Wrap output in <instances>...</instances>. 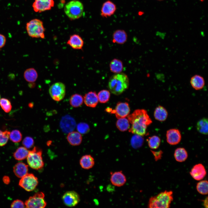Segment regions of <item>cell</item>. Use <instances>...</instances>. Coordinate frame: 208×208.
I'll list each match as a JSON object with an SVG mask.
<instances>
[{
  "label": "cell",
  "mask_w": 208,
  "mask_h": 208,
  "mask_svg": "<svg viewBox=\"0 0 208 208\" xmlns=\"http://www.w3.org/2000/svg\"><path fill=\"white\" fill-rule=\"evenodd\" d=\"M127 117L131 125L129 132L142 136L147 134V128L152 122L146 110L137 109Z\"/></svg>",
  "instance_id": "6da1fadb"
},
{
  "label": "cell",
  "mask_w": 208,
  "mask_h": 208,
  "mask_svg": "<svg viewBox=\"0 0 208 208\" xmlns=\"http://www.w3.org/2000/svg\"><path fill=\"white\" fill-rule=\"evenodd\" d=\"M129 86V80L125 73H120L115 74L109 78L108 87L110 92L117 95L121 94L126 90Z\"/></svg>",
  "instance_id": "7a4b0ae2"
},
{
  "label": "cell",
  "mask_w": 208,
  "mask_h": 208,
  "mask_svg": "<svg viewBox=\"0 0 208 208\" xmlns=\"http://www.w3.org/2000/svg\"><path fill=\"white\" fill-rule=\"evenodd\" d=\"M172 191L165 190L151 197L148 202L149 208H168L173 200Z\"/></svg>",
  "instance_id": "3957f363"
},
{
  "label": "cell",
  "mask_w": 208,
  "mask_h": 208,
  "mask_svg": "<svg viewBox=\"0 0 208 208\" xmlns=\"http://www.w3.org/2000/svg\"><path fill=\"white\" fill-rule=\"evenodd\" d=\"M26 28L28 35L32 38H45V28L43 23L40 20L35 18L27 23Z\"/></svg>",
  "instance_id": "277c9868"
},
{
  "label": "cell",
  "mask_w": 208,
  "mask_h": 208,
  "mask_svg": "<svg viewBox=\"0 0 208 208\" xmlns=\"http://www.w3.org/2000/svg\"><path fill=\"white\" fill-rule=\"evenodd\" d=\"M84 7L83 4L77 0H72L65 5L64 12L71 20H75L80 18L82 15Z\"/></svg>",
  "instance_id": "5b68a950"
},
{
  "label": "cell",
  "mask_w": 208,
  "mask_h": 208,
  "mask_svg": "<svg viewBox=\"0 0 208 208\" xmlns=\"http://www.w3.org/2000/svg\"><path fill=\"white\" fill-rule=\"evenodd\" d=\"M41 149L34 147L32 150L29 151L27 157V163L32 168L38 170L44 166V163L42 157Z\"/></svg>",
  "instance_id": "8992f818"
},
{
  "label": "cell",
  "mask_w": 208,
  "mask_h": 208,
  "mask_svg": "<svg viewBox=\"0 0 208 208\" xmlns=\"http://www.w3.org/2000/svg\"><path fill=\"white\" fill-rule=\"evenodd\" d=\"M44 194L42 192H38L30 196L25 203V207L28 208H43L47 205Z\"/></svg>",
  "instance_id": "52a82bcc"
},
{
  "label": "cell",
  "mask_w": 208,
  "mask_h": 208,
  "mask_svg": "<svg viewBox=\"0 0 208 208\" xmlns=\"http://www.w3.org/2000/svg\"><path fill=\"white\" fill-rule=\"evenodd\" d=\"M49 93L54 100L59 101L64 98L66 94V87L64 83L57 82L52 84L49 89Z\"/></svg>",
  "instance_id": "ba28073f"
},
{
  "label": "cell",
  "mask_w": 208,
  "mask_h": 208,
  "mask_svg": "<svg viewBox=\"0 0 208 208\" xmlns=\"http://www.w3.org/2000/svg\"><path fill=\"white\" fill-rule=\"evenodd\" d=\"M21 178L19 185L27 191H33L38 184L37 178L33 174L28 173Z\"/></svg>",
  "instance_id": "9c48e42d"
},
{
  "label": "cell",
  "mask_w": 208,
  "mask_h": 208,
  "mask_svg": "<svg viewBox=\"0 0 208 208\" xmlns=\"http://www.w3.org/2000/svg\"><path fill=\"white\" fill-rule=\"evenodd\" d=\"M54 5V0H35L32 8L35 12L40 13L51 10Z\"/></svg>",
  "instance_id": "30bf717a"
},
{
  "label": "cell",
  "mask_w": 208,
  "mask_h": 208,
  "mask_svg": "<svg viewBox=\"0 0 208 208\" xmlns=\"http://www.w3.org/2000/svg\"><path fill=\"white\" fill-rule=\"evenodd\" d=\"M62 199L66 205L73 207L78 204L80 198L79 195L77 192L70 191L65 192L62 196Z\"/></svg>",
  "instance_id": "8fae6325"
},
{
  "label": "cell",
  "mask_w": 208,
  "mask_h": 208,
  "mask_svg": "<svg viewBox=\"0 0 208 208\" xmlns=\"http://www.w3.org/2000/svg\"><path fill=\"white\" fill-rule=\"evenodd\" d=\"M130 108L128 103L119 102L116 106L115 109L111 111V113L115 114L118 119L126 118L129 114Z\"/></svg>",
  "instance_id": "7c38bea8"
},
{
  "label": "cell",
  "mask_w": 208,
  "mask_h": 208,
  "mask_svg": "<svg viewBox=\"0 0 208 208\" xmlns=\"http://www.w3.org/2000/svg\"><path fill=\"white\" fill-rule=\"evenodd\" d=\"M110 181L114 185L120 187L124 185L127 181V178L122 171L110 173Z\"/></svg>",
  "instance_id": "4fadbf2b"
},
{
  "label": "cell",
  "mask_w": 208,
  "mask_h": 208,
  "mask_svg": "<svg viewBox=\"0 0 208 208\" xmlns=\"http://www.w3.org/2000/svg\"><path fill=\"white\" fill-rule=\"evenodd\" d=\"M166 137L167 142L171 145H175L179 144L181 138L180 131L176 129L168 130L166 132Z\"/></svg>",
  "instance_id": "5bb4252c"
},
{
  "label": "cell",
  "mask_w": 208,
  "mask_h": 208,
  "mask_svg": "<svg viewBox=\"0 0 208 208\" xmlns=\"http://www.w3.org/2000/svg\"><path fill=\"white\" fill-rule=\"evenodd\" d=\"M190 174L192 177L197 181L203 179L206 174V171L204 166L201 164L195 165L192 168Z\"/></svg>",
  "instance_id": "9a60e30c"
},
{
  "label": "cell",
  "mask_w": 208,
  "mask_h": 208,
  "mask_svg": "<svg viewBox=\"0 0 208 208\" xmlns=\"http://www.w3.org/2000/svg\"><path fill=\"white\" fill-rule=\"evenodd\" d=\"M60 126L62 131L65 133H70L75 129L76 123L74 119L68 116L63 117L61 120Z\"/></svg>",
  "instance_id": "2e32d148"
},
{
  "label": "cell",
  "mask_w": 208,
  "mask_h": 208,
  "mask_svg": "<svg viewBox=\"0 0 208 208\" xmlns=\"http://www.w3.org/2000/svg\"><path fill=\"white\" fill-rule=\"evenodd\" d=\"M116 9L115 4L112 1L108 0L103 4L101 10V15L104 17H107L113 15Z\"/></svg>",
  "instance_id": "e0dca14e"
},
{
  "label": "cell",
  "mask_w": 208,
  "mask_h": 208,
  "mask_svg": "<svg viewBox=\"0 0 208 208\" xmlns=\"http://www.w3.org/2000/svg\"><path fill=\"white\" fill-rule=\"evenodd\" d=\"M67 44L73 49H82L83 46L84 42L79 35L74 34L70 36Z\"/></svg>",
  "instance_id": "ac0fdd59"
},
{
  "label": "cell",
  "mask_w": 208,
  "mask_h": 208,
  "mask_svg": "<svg viewBox=\"0 0 208 208\" xmlns=\"http://www.w3.org/2000/svg\"><path fill=\"white\" fill-rule=\"evenodd\" d=\"M83 101L87 106L92 108L96 106L99 101L97 95L94 91L86 93L84 96Z\"/></svg>",
  "instance_id": "d6986e66"
},
{
  "label": "cell",
  "mask_w": 208,
  "mask_h": 208,
  "mask_svg": "<svg viewBox=\"0 0 208 208\" xmlns=\"http://www.w3.org/2000/svg\"><path fill=\"white\" fill-rule=\"evenodd\" d=\"M190 82L192 87L196 90L202 89L205 84L204 78L201 76L197 74L191 77Z\"/></svg>",
  "instance_id": "ffe728a7"
},
{
  "label": "cell",
  "mask_w": 208,
  "mask_h": 208,
  "mask_svg": "<svg viewBox=\"0 0 208 208\" xmlns=\"http://www.w3.org/2000/svg\"><path fill=\"white\" fill-rule=\"evenodd\" d=\"M112 42L119 44H123L126 42L127 36L126 32L123 30H117L114 33Z\"/></svg>",
  "instance_id": "44dd1931"
},
{
  "label": "cell",
  "mask_w": 208,
  "mask_h": 208,
  "mask_svg": "<svg viewBox=\"0 0 208 208\" xmlns=\"http://www.w3.org/2000/svg\"><path fill=\"white\" fill-rule=\"evenodd\" d=\"M28 166L25 164L20 162L16 164L13 167V172L17 177L21 178L28 173Z\"/></svg>",
  "instance_id": "7402d4cb"
},
{
  "label": "cell",
  "mask_w": 208,
  "mask_h": 208,
  "mask_svg": "<svg viewBox=\"0 0 208 208\" xmlns=\"http://www.w3.org/2000/svg\"><path fill=\"white\" fill-rule=\"evenodd\" d=\"M79 163L83 168L88 170L94 166V159L91 155H86L81 157Z\"/></svg>",
  "instance_id": "603a6c76"
},
{
  "label": "cell",
  "mask_w": 208,
  "mask_h": 208,
  "mask_svg": "<svg viewBox=\"0 0 208 208\" xmlns=\"http://www.w3.org/2000/svg\"><path fill=\"white\" fill-rule=\"evenodd\" d=\"M68 141L71 145L76 146L79 145L82 141V137L79 132L72 131L69 133L67 136Z\"/></svg>",
  "instance_id": "cb8c5ba5"
},
{
  "label": "cell",
  "mask_w": 208,
  "mask_h": 208,
  "mask_svg": "<svg viewBox=\"0 0 208 208\" xmlns=\"http://www.w3.org/2000/svg\"><path fill=\"white\" fill-rule=\"evenodd\" d=\"M154 116L156 120L160 121H164L166 120L168 116V113L164 107L159 105L155 108Z\"/></svg>",
  "instance_id": "d4e9b609"
},
{
  "label": "cell",
  "mask_w": 208,
  "mask_h": 208,
  "mask_svg": "<svg viewBox=\"0 0 208 208\" xmlns=\"http://www.w3.org/2000/svg\"><path fill=\"white\" fill-rule=\"evenodd\" d=\"M23 77L27 81L33 83L37 79L38 74L34 68H31L27 69L25 70L23 74Z\"/></svg>",
  "instance_id": "484cf974"
},
{
  "label": "cell",
  "mask_w": 208,
  "mask_h": 208,
  "mask_svg": "<svg viewBox=\"0 0 208 208\" xmlns=\"http://www.w3.org/2000/svg\"><path fill=\"white\" fill-rule=\"evenodd\" d=\"M109 66L111 71L114 74L121 73L123 68L122 61L116 58L113 59L111 61Z\"/></svg>",
  "instance_id": "4316f807"
},
{
  "label": "cell",
  "mask_w": 208,
  "mask_h": 208,
  "mask_svg": "<svg viewBox=\"0 0 208 208\" xmlns=\"http://www.w3.org/2000/svg\"><path fill=\"white\" fill-rule=\"evenodd\" d=\"M174 156L175 160L179 162L185 161L188 157V154L186 150L183 148H177L175 151Z\"/></svg>",
  "instance_id": "83f0119b"
},
{
  "label": "cell",
  "mask_w": 208,
  "mask_h": 208,
  "mask_svg": "<svg viewBox=\"0 0 208 208\" xmlns=\"http://www.w3.org/2000/svg\"><path fill=\"white\" fill-rule=\"evenodd\" d=\"M29 151L25 147L21 146L18 148L14 153V158L18 161L22 160L27 158Z\"/></svg>",
  "instance_id": "f1b7e54d"
},
{
  "label": "cell",
  "mask_w": 208,
  "mask_h": 208,
  "mask_svg": "<svg viewBox=\"0 0 208 208\" xmlns=\"http://www.w3.org/2000/svg\"><path fill=\"white\" fill-rule=\"evenodd\" d=\"M208 119L204 118L199 120L196 124V128L198 131L200 133L207 135L208 130Z\"/></svg>",
  "instance_id": "f546056e"
},
{
  "label": "cell",
  "mask_w": 208,
  "mask_h": 208,
  "mask_svg": "<svg viewBox=\"0 0 208 208\" xmlns=\"http://www.w3.org/2000/svg\"><path fill=\"white\" fill-rule=\"evenodd\" d=\"M83 98L80 94H75L72 95L70 99V103L73 107H77L80 106L83 104Z\"/></svg>",
  "instance_id": "4dcf8cb0"
},
{
  "label": "cell",
  "mask_w": 208,
  "mask_h": 208,
  "mask_svg": "<svg viewBox=\"0 0 208 208\" xmlns=\"http://www.w3.org/2000/svg\"><path fill=\"white\" fill-rule=\"evenodd\" d=\"M116 125L117 128L121 131H125L130 128V122L128 119L125 118L118 119Z\"/></svg>",
  "instance_id": "1f68e13d"
},
{
  "label": "cell",
  "mask_w": 208,
  "mask_h": 208,
  "mask_svg": "<svg viewBox=\"0 0 208 208\" xmlns=\"http://www.w3.org/2000/svg\"><path fill=\"white\" fill-rule=\"evenodd\" d=\"M149 147L152 149L157 148L159 146L161 140L159 137L156 135H153L149 137L147 140Z\"/></svg>",
  "instance_id": "d6a6232c"
},
{
  "label": "cell",
  "mask_w": 208,
  "mask_h": 208,
  "mask_svg": "<svg viewBox=\"0 0 208 208\" xmlns=\"http://www.w3.org/2000/svg\"><path fill=\"white\" fill-rule=\"evenodd\" d=\"M208 183L206 180H203L198 182L196 185V189L200 194L205 195L208 194Z\"/></svg>",
  "instance_id": "836d02e7"
},
{
  "label": "cell",
  "mask_w": 208,
  "mask_h": 208,
  "mask_svg": "<svg viewBox=\"0 0 208 208\" xmlns=\"http://www.w3.org/2000/svg\"><path fill=\"white\" fill-rule=\"evenodd\" d=\"M144 142V138L142 136L135 134L133 136L131 140V144L134 148H137L142 146Z\"/></svg>",
  "instance_id": "e575fe53"
},
{
  "label": "cell",
  "mask_w": 208,
  "mask_h": 208,
  "mask_svg": "<svg viewBox=\"0 0 208 208\" xmlns=\"http://www.w3.org/2000/svg\"><path fill=\"white\" fill-rule=\"evenodd\" d=\"M99 101L101 103H105L109 100L110 94L109 91L103 90L99 91L97 94Z\"/></svg>",
  "instance_id": "d590c367"
},
{
  "label": "cell",
  "mask_w": 208,
  "mask_h": 208,
  "mask_svg": "<svg viewBox=\"0 0 208 208\" xmlns=\"http://www.w3.org/2000/svg\"><path fill=\"white\" fill-rule=\"evenodd\" d=\"M22 135L20 131L18 130H14L10 132L9 138L10 140L14 143L20 142L22 139Z\"/></svg>",
  "instance_id": "8d00e7d4"
},
{
  "label": "cell",
  "mask_w": 208,
  "mask_h": 208,
  "mask_svg": "<svg viewBox=\"0 0 208 208\" xmlns=\"http://www.w3.org/2000/svg\"><path fill=\"white\" fill-rule=\"evenodd\" d=\"M0 105L3 110L6 113H8L11 110L12 106L10 101L7 99H1Z\"/></svg>",
  "instance_id": "74e56055"
},
{
  "label": "cell",
  "mask_w": 208,
  "mask_h": 208,
  "mask_svg": "<svg viewBox=\"0 0 208 208\" xmlns=\"http://www.w3.org/2000/svg\"><path fill=\"white\" fill-rule=\"evenodd\" d=\"M10 132L8 130L2 131L0 130V146L5 145L7 143Z\"/></svg>",
  "instance_id": "f35d334b"
},
{
  "label": "cell",
  "mask_w": 208,
  "mask_h": 208,
  "mask_svg": "<svg viewBox=\"0 0 208 208\" xmlns=\"http://www.w3.org/2000/svg\"><path fill=\"white\" fill-rule=\"evenodd\" d=\"M78 132L80 133L85 134L88 133L90 130L89 125L84 122H81L79 123L77 127Z\"/></svg>",
  "instance_id": "ab89813d"
},
{
  "label": "cell",
  "mask_w": 208,
  "mask_h": 208,
  "mask_svg": "<svg viewBox=\"0 0 208 208\" xmlns=\"http://www.w3.org/2000/svg\"><path fill=\"white\" fill-rule=\"evenodd\" d=\"M34 144V141L33 139L31 137L29 136L25 137L22 142L23 145L27 149L32 148Z\"/></svg>",
  "instance_id": "60d3db41"
},
{
  "label": "cell",
  "mask_w": 208,
  "mask_h": 208,
  "mask_svg": "<svg viewBox=\"0 0 208 208\" xmlns=\"http://www.w3.org/2000/svg\"><path fill=\"white\" fill-rule=\"evenodd\" d=\"M25 204L21 200H16L14 201L11 205V208H24L25 207Z\"/></svg>",
  "instance_id": "b9f144b4"
},
{
  "label": "cell",
  "mask_w": 208,
  "mask_h": 208,
  "mask_svg": "<svg viewBox=\"0 0 208 208\" xmlns=\"http://www.w3.org/2000/svg\"><path fill=\"white\" fill-rule=\"evenodd\" d=\"M151 151L154 156L155 160L156 161L161 159L163 153L161 150H160L158 151H155L151 150Z\"/></svg>",
  "instance_id": "7bdbcfd3"
},
{
  "label": "cell",
  "mask_w": 208,
  "mask_h": 208,
  "mask_svg": "<svg viewBox=\"0 0 208 208\" xmlns=\"http://www.w3.org/2000/svg\"><path fill=\"white\" fill-rule=\"evenodd\" d=\"M6 41V38L3 35L0 34V49L3 47L5 45Z\"/></svg>",
  "instance_id": "ee69618b"
},
{
  "label": "cell",
  "mask_w": 208,
  "mask_h": 208,
  "mask_svg": "<svg viewBox=\"0 0 208 208\" xmlns=\"http://www.w3.org/2000/svg\"><path fill=\"white\" fill-rule=\"evenodd\" d=\"M3 181L5 184H8L10 182V180L8 176H5L3 178Z\"/></svg>",
  "instance_id": "f6af8a7d"
},
{
  "label": "cell",
  "mask_w": 208,
  "mask_h": 208,
  "mask_svg": "<svg viewBox=\"0 0 208 208\" xmlns=\"http://www.w3.org/2000/svg\"><path fill=\"white\" fill-rule=\"evenodd\" d=\"M203 205L206 208H208V197L206 198L203 201Z\"/></svg>",
  "instance_id": "bcb514c9"
},
{
  "label": "cell",
  "mask_w": 208,
  "mask_h": 208,
  "mask_svg": "<svg viewBox=\"0 0 208 208\" xmlns=\"http://www.w3.org/2000/svg\"><path fill=\"white\" fill-rule=\"evenodd\" d=\"M157 0L159 1H163V0Z\"/></svg>",
  "instance_id": "7dc6e473"
},
{
  "label": "cell",
  "mask_w": 208,
  "mask_h": 208,
  "mask_svg": "<svg viewBox=\"0 0 208 208\" xmlns=\"http://www.w3.org/2000/svg\"><path fill=\"white\" fill-rule=\"evenodd\" d=\"M1 95H0V99H1Z\"/></svg>",
  "instance_id": "c3c4849f"
}]
</instances>
